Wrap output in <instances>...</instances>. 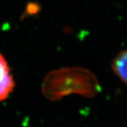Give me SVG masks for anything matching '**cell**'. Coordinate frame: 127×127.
Here are the masks:
<instances>
[{"label":"cell","instance_id":"obj_3","mask_svg":"<svg viewBox=\"0 0 127 127\" xmlns=\"http://www.w3.org/2000/svg\"><path fill=\"white\" fill-rule=\"evenodd\" d=\"M112 68L116 75L127 83V50L119 54L114 60Z\"/></svg>","mask_w":127,"mask_h":127},{"label":"cell","instance_id":"obj_2","mask_svg":"<svg viewBox=\"0 0 127 127\" xmlns=\"http://www.w3.org/2000/svg\"><path fill=\"white\" fill-rule=\"evenodd\" d=\"M15 82L4 57L0 53V102L6 99L14 91Z\"/></svg>","mask_w":127,"mask_h":127},{"label":"cell","instance_id":"obj_1","mask_svg":"<svg viewBox=\"0 0 127 127\" xmlns=\"http://www.w3.org/2000/svg\"><path fill=\"white\" fill-rule=\"evenodd\" d=\"M84 76L76 69L63 68L50 72L45 78L42 91L46 98L52 101L60 100L65 95L75 93H85Z\"/></svg>","mask_w":127,"mask_h":127}]
</instances>
